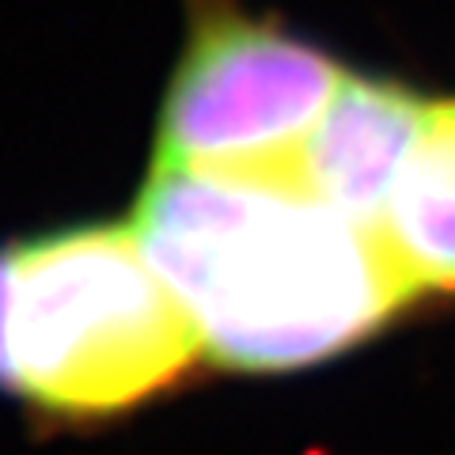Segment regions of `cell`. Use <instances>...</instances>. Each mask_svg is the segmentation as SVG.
<instances>
[{"instance_id": "2", "label": "cell", "mask_w": 455, "mask_h": 455, "mask_svg": "<svg viewBox=\"0 0 455 455\" xmlns=\"http://www.w3.org/2000/svg\"><path fill=\"white\" fill-rule=\"evenodd\" d=\"M202 353L130 224L0 243V395L80 425L148 403Z\"/></svg>"}, {"instance_id": "5", "label": "cell", "mask_w": 455, "mask_h": 455, "mask_svg": "<svg viewBox=\"0 0 455 455\" xmlns=\"http://www.w3.org/2000/svg\"><path fill=\"white\" fill-rule=\"evenodd\" d=\"M376 228L418 296L455 292V99H433Z\"/></svg>"}, {"instance_id": "3", "label": "cell", "mask_w": 455, "mask_h": 455, "mask_svg": "<svg viewBox=\"0 0 455 455\" xmlns=\"http://www.w3.org/2000/svg\"><path fill=\"white\" fill-rule=\"evenodd\" d=\"M341 80L319 46L202 0L160 103L152 167H292Z\"/></svg>"}, {"instance_id": "1", "label": "cell", "mask_w": 455, "mask_h": 455, "mask_svg": "<svg viewBox=\"0 0 455 455\" xmlns=\"http://www.w3.org/2000/svg\"><path fill=\"white\" fill-rule=\"evenodd\" d=\"M130 228L202 353L232 372L341 357L418 300L379 228L292 167H152Z\"/></svg>"}, {"instance_id": "4", "label": "cell", "mask_w": 455, "mask_h": 455, "mask_svg": "<svg viewBox=\"0 0 455 455\" xmlns=\"http://www.w3.org/2000/svg\"><path fill=\"white\" fill-rule=\"evenodd\" d=\"M433 99L395 80L346 73L296 148L292 171L323 202L361 224H379L398 175L429 125Z\"/></svg>"}]
</instances>
